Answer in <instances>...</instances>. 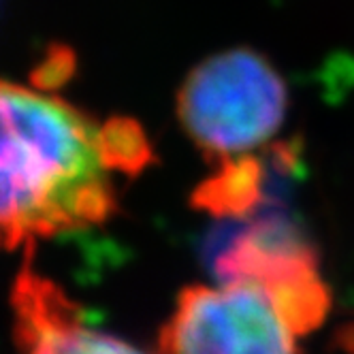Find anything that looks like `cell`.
<instances>
[{"mask_svg":"<svg viewBox=\"0 0 354 354\" xmlns=\"http://www.w3.org/2000/svg\"><path fill=\"white\" fill-rule=\"evenodd\" d=\"M214 267L218 282L259 286L299 335L314 331L328 312L331 299L312 245L280 220H265L241 233Z\"/></svg>","mask_w":354,"mask_h":354,"instance_id":"4","label":"cell"},{"mask_svg":"<svg viewBox=\"0 0 354 354\" xmlns=\"http://www.w3.org/2000/svg\"><path fill=\"white\" fill-rule=\"evenodd\" d=\"M151 158L141 126L0 80V252L82 231L115 212V175Z\"/></svg>","mask_w":354,"mask_h":354,"instance_id":"1","label":"cell"},{"mask_svg":"<svg viewBox=\"0 0 354 354\" xmlns=\"http://www.w3.org/2000/svg\"><path fill=\"white\" fill-rule=\"evenodd\" d=\"M261 167L252 158L220 165L194 194V203L214 214H243L259 203Z\"/></svg>","mask_w":354,"mask_h":354,"instance_id":"6","label":"cell"},{"mask_svg":"<svg viewBox=\"0 0 354 354\" xmlns=\"http://www.w3.org/2000/svg\"><path fill=\"white\" fill-rule=\"evenodd\" d=\"M288 90L271 62L245 47L192 68L177 92V118L192 143L220 165L250 158L284 124Z\"/></svg>","mask_w":354,"mask_h":354,"instance_id":"2","label":"cell"},{"mask_svg":"<svg viewBox=\"0 0 354 354\" xmlns=\"http://www.w3.org/2000/svg\"><path fill=\"white\" fill-rule=\"evenodd\" d=\"M35 245H26L11 290L13 331L21 354H145L90 326L77 303L35 269Z\"/></svg>","mask_w":354,"mask_h":354,"instance_id":"5","label":"cell"},{"mask_svg":"<svg viewBox=\"0 0 354 354\" xmlns=\"http://www.w3.org/2000/svg\"><path fill=\"white\" fill-rule=\"evenodd\" d=\"M299 333L250 282L188 286L160 331V354H297Z\"/></svg>","mask_w":354,"mask_h":354,"instance_id":"3","label":"cell"}]
</instances>
